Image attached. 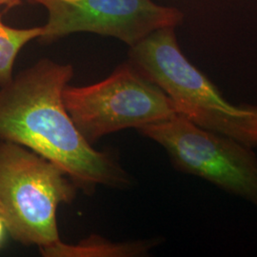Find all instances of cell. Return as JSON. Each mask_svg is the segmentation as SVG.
I'll return each mask as SVG.
<instances>
[{"label":"cell","mask_w":257,"mask_h":257,"mask_svg":"<svg viewBox=\"0 0 257 257\" xmlns=\"http://www.w3.org/2000/svg\"><path fill=\"white\" fill-rule=\"evenodd\" d=\"M48 12L38 38L51 43L75 33L112 37L132 47L152 33L175 28L183 20L181 11L152 0H29Z\"/></svg>","instance_id":"cell-6"},{"label":"cell","mask_w":257,"mask_h":257,"mask_svg":"<svg viewBox=\"0 0 257 257\" xmlns=\"http://www.w3.org/2000/svg\"><path fill=\"white\" fill-rule=\"evenodd\" d=\"M8 234L9 233H8V230H7V226L3 220V218L0 216V248L3 246Z\"/></svg>","instance_id":"cell-9"},{"label":"cell","mask_w":257,"mask_h":257,"mask_svg":"<svg viewBox=\"0 0 257 257\" xmlns=\"http://www.w3.org/2000/svg\"><path fill=\"white\" fill-rule=\"evenodd\" d=\"M138 131L164 148L178 171L201 177L257 210V156L252 148L201 128L179 113Z\"/></svg>","instance_id":"cell-4"},{"label":"cell","mask_w":257,"mask_h":257,"mask_svg":"<svg viewBox=\"0 0 257 257\" xmlns=\"http://www.w3.org/2000/svg\"><path fill=\"white\" fill-rule=\"evenodd\" d=\"M74 68L41 59L0 88V141L27 148L62 168L79 189L125 188L131 179L107 154L93 149L66 110L63 92Z\"/></svg>","instance_id":"cell-1"},{"label":"cell","mask_w":257,"mask_h":257,"mask_svg":"<svg viewBox=\"0 0 257 257\" xmlns=\"http://www.w3.org/2000/svg\"><path fill=\"white\" fill-rule=\"evenodd\" d=\"M66 110L84 138L93 144L121 130L138 128L177 113L170 97L131 64L84 87L67 86Z\"/></svg>","instance_id":"cell-5"},{"label":"cell","mask_w":257,"mask_h":257,"mask_svg":"<svg viewBox=\"0 0 257 257\" xmlns=\"http://www.w3.org/2000/svg\"><path fill=\"white\" fill-rule=\"evenodd\" d=\"M158 239L139 240L128 243H112L93 235L75 245L60 241L41 251L47 257H130L144 256L158 245Z\"/></svg>","instance_id":"cell-7"},{"label":"cell","mask_w":257,"mask_h":257,"mask_svg":"<svg viewBox=\"0 0 257 257\" xmlns=\"http://www.w3.org/2000/svg\"><path fill=\"white\" fill-rule=\"evenodd\" d=\"M130 63L170 97L177 113L197 126L257 148V105H234L195 68L163 28L130 50Z\"/></svg>","instance_id":"cell-2"},{"label":"cell","mask_w":257,"mask_h":257,"mask_svg":"<svg viewBox=\"0 0 257 257\" xmlns=\"http://www.w3.org/2000/svg\"><path fill=\"white\" fill-rule=\"evenodd\" d=\"M41 33V27H10L0 15V88L13 80L14 66L20 51L32 40L38 39Z\"/></svg>","instance_id":"cell-8"},{"label":"cell","mask_w":257,"mask_h":257,"mask_svg":"<svg viewBox=\"0 0 257 257\" xmlns=\"http://www.w3.org/2000/svg\"><path fill=\"white\" fill-rule=\"evenodd\" d=\"M21 0H0V6H7V7H14L16 5L20 4Z\"/></svg>","instance_id":"cell-10"},{"label":"cell","mask_w":257,"mask_h":257,"mask_svg":"<svg viewBox=\"0 0 257 257\" xmlns=\"http://www.w3.org/2000/svg\"><path fill=\"white\" fill-rule=\"evenodd\" d=\"M78 186L62 168L19 144L0 141V216L8 233L40 252L61 241L56 212Z\"/></svg>","instance_id":"cell-3"}]
</instances>
